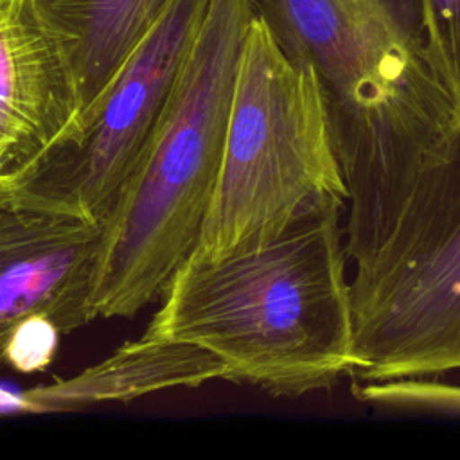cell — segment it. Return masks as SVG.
<instances>
[{
	"mask_svg": "<svg viewBox=\"0 0 460 460\" xmlns=\"http://www.w3.org/2000/svg\"><path fill=\"white\" fill-rule=\"evenodd\" d=\"M340 201L275 237L178 266L146 332L212 352L226 381L275 397L325 390L350 376L354 323Z\"/></svg>",
	"mask_w": 460,
	"mask_h": 460,
	"instance_id": "1",
	"label": "cell"
},
{
	"mask_svg": "<svg viewBox=\"0 0 460 460\" xmlns=\"http://www.w3.org/2000/svg\"><path fill=\"white\" fill-rule=\"evenodd\" d=\"M282 49L323 88L347 185L345 252L365 261L385 237L419 172L447 147L460 108L422 45L376 0H252Z\"/></svg>",
	"mask_w": 460,
	"mask_h": 460,
	"instance_id": "2",
	"label": "cell"
},
{
	"mask_svg": "<svg viewBox=\"0 0 460 460\" xmlns=\"http://www.w3.org/2000/svg\"><path fill=\"white\" fill-rule=\"evenodd\" d=\"M252 0H208L160 122L111 214L95 318H131L196 248L216 189Z\"/></svg>",
	"mask_w": 460,
	"mask_h": 460,
	"instance_id": "3",
	"label": "cell"
},
{
	"mask_svg": "<svg viewBox=\"0 0 460 460\" xmlns=\"http://www.w3.org/2000/svg\"><path fill=\"white\" fill-rule=\"evenodd\" d=\"M347 185L314 68L291 58L261 14L248 22L216 189L194 252L221 257L280 234Z\"/></svg>",
	"mask_w": 460,
	"mask_h": 460,
	"instance_id": "4",
	"label": "cell"
},
{
	"mask_svg": "<svg viewBox=\"0 0 460 460\" xmlns=\"http://www.w3.org/2000/svg\"><path fill=\"white\" fill-rule=\"evenodd\" d=\"M359 381L460 368V124L349 280Z\"/></svg>",
	"mask_w": 460,
	"mask_h": 460,
	"instance_id": "5",
	"label": "cell"
},
{
	"mask_svg": "<svg viewBox=\"0 0 460 460\" xmlns=\"http://www.w3.org/2000/svg\"><path fill=\"white\" fill-rule=\"evenodd\" d=\"M208 0H171L77 128L23 185L106 221L171 95Z\"/></svg>",
	"mask_w": 460,
	"mask_h": 460,
	"instance_id": "6",
	"label": "cell"
},
{
	"mask_svg": "<svg viewBox=\"0 0 460 460\" xmlns=\"http://www.w3.org/2000/svg\"><path fill=\"white\" fill-rule=\"evenodd\" d=\"M106 221L23 185H0V365L7 336L41 314L61 334L93 320Z\"/></svg>",
	"mask_w": 460,
	"mask_h": 460,
	"instance_id": "7",
	"label": "cell"
},
{
	"mask_svg": "<svg viewBox=\"0 0 460 460\" xmlns=\"http://www.w3.org/2000/svg\"><path fill=\"white\" fill-rule=\"evenodd\" d=\"M66 52L34 0H0V185L31 176L77 128Z\"/></svg>",
	"mask_w": 460,
	"mask_h": 460,
	"instance_id": "8",
	"label": "cell"
},
{
	"mask_svg": "<svg viewBox=\"0 0 460 460\" xmlns=\"http://www.w3.org/2000/svg\"><path fill=\"white\" fill-rule=\"evenodd\" d=\"M212 379H226L225 365L212 352L144 332L101 363L22 394L20 410L70 411L97 402H128L167 388H194Z\"/></svg>",
	"mask_w": 460,
	"mask_h": 460,
	"instance_id": "9",
	"label": "cell"
},
{
	"mask_svg": "<svg viewBox=\"0 0 460 460\" xmlns=\"http://www.w3.org/2000/svg\"><path fill=\"white\" fill-rule=\"evenodd\" d=\"M75 75L81 117L106 92L128 54L171 0H34Z\"/></svg>",
	"mask_w": 460,
	"mask_h": 460,
	"instance_id": "10",
	"label": "cell"
},
{
	"mask_svg": "<svg viewBox=\"0 0 460 460\" xmlns=\"http://www.w3.org/2000/svg\"><path fill=\"white\" fill-rule=\"evenodd\" d=\"M424 56L460 108V0H420Z\"/></svg>",
	"mask_w": 460,
	"mask_h": 460,
	"instance_id": "11",
	"label": "cell"
},
{
	"mask_svg": "<svg viewBox=\"0 0 460 460\" xmlns=\"http://www.w3.org/2000/svg\"><path fill=\"white\" fill-rule=\"evenodd\" d=\"M352 388L359 399L385 406L460 413V385L426 379V376L363 381Z\"/></svg>",
	"mask_w": 460,
	"mask_h": 460,
	"instance_id": "12",
	"label": "cell"
},
{
	"mask_svg": "<svg viewBox=\"0 0 460 460\" xmlns=\"http://www.w3.org/2000/svg\"><path fill=\"white\" fill-rule=\"evenodd\" d=\"M59 336L61 331L47 316L23 318L7 336L2 361L20 374L43 372L56 358Z\"/></svg>",
	"mask_w": 460,
	"mask_h": 460,
	"instance_id": "13",
	"label": "cell"
},
{
	"mask_svg": "<svg viewBox=\"0 0 460 460\" xmlns=\"http://www.w3.org/2000/svg\"><path fill=\"white\" fill-rule=\"evenodd\" d=\"M383 11L394 20V23L422 45V13L420 0H376ZM424 49V45H422Z\"/></svg>",
	"mask_w": 460,
	"mask_h": 460,
	"instance_id": "14",
	"label": "cell"
}]
</instances>
